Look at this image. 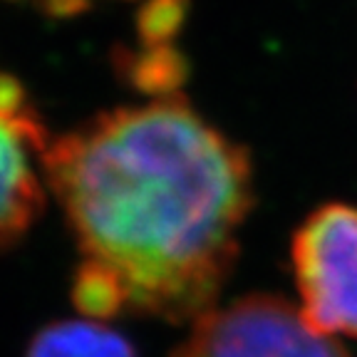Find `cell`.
<instances>
[{
    "instance_id": "cell-3",
    "label": "cell",
    "mask_w": 357,
    "mask_h": 357,
    "mask_svg": "<svg viewBox=\"0 0 357 357\" xmlns=\"http://www.w3.org/2000/svg\"><path fill=\"white\" fill-rule=\"evenodd\" d=\"M174 357H352L275 296H245L191 323Z\"/></svg>"
},
{
    "instance_id": "cell-6",
    "label": "cell",
    "mask_w": 357,
    "mask_h": 357,
    "mask_svg": "<svg viewBox=\"0 0 357 357\" xmlns=\"http://www.w3.org/2000/svg\"><path fill=\"white\" fill-rule=\"evenodd\" d=\"M112 62L122 82L151 100L174 97L189 79V62L174 45H144L139 52L117 47Z\"/></svg>"
},
{
    "instance_id": "cell-10",
    "label": "cell",
    "mask_w": 357,
    "mask_h": 357,
    "mask_svg": "<svg viewBox=\"0 0 357 357\" xmlns=\"http://www.w3.org/2000/svg\"><path fill=\"white\" fill-rule=\"evenodd\" d=\"M38 8L50 20H70L92 8V0H38Z\"/></svg>"
},
{
    "instance_id": "cell-4",
    "label": "cell",
    "mask_w": 357,
    "mask_h": 357,
    "mask_svg": "<svg viewBox=\"0 0 357 357\" xmlns=\"http://www.w3.org/2000/svg\"><path fill=\"white\" fill-rule=\"evenodd\" d=\"M47 142V132H30L0 117V251L15 245L43 211Z\"/></svg>"
},
{
    "instance_id": "cell-7",
    "label": "cell",
    "mask_w": 357,
    "mask_h": 357,
    "mask_svg": "<svg viewBox=\"0 0 357 357\" xmlns=\"http://www.w3.org/2000/svg\"><path fill=\"white\" fill-rule=\"evenodd\" d=\"M70 298L73 305L84 320H102L114 318L117 312L129 307L127 303V290H124L122 280L117 273L107 268L105 263L92 261V258H82L75 271L73 288H70Z\"/></svg>"
},
{
    "instance_id": "cell-2",
    "label": "cell",
    "mask_w": 357,
    "mask_h": 357,
    "mask_svg": "<svg viewBox=\"0 0 357 357\" xmlns=\"http://www.w3.org/2000/svg\"><path fill=\"white\" fill-rule=\"evenodd\" d=\"M290 261L307 325L357 337V208H315L293 236Z\"/></svg>"
},
{
    "instance_id": "cell-5",
    "label": "cell",
    "mask_w": 357,
    "mask_h": 357,
    "mask_svg": "<svg viewBox=\"0 0 357 357\" xmlns=\"http://www.w3.org/2000/svg\"><path fill=\"white\" fill-rule=\"evenodd\" d=\"M25 357H137L132 342L95 320H60L33 337Z\"/></svg>"
},
{
    "instance_id": "cell-1",
    "label": "cell",
    "mask_w": 357,
    "mask_h": 357,
    "mask_svg": "<svg viewBox=\"0 0 357 357\" xmlns=\"http://www.w3.org/2000/svg\"><path fill=\"white\" fill-rule=\"evenodd\" d=\"M43 176L79 251L117 273L132 310L184 325L216 307L253 169L184 97L117 107L50 139Z\"/></svg>"
},
{
    "instance_id": "cell-8",
    "label": "cell",
    "mask_w": 357,
    "mask_h": 357,
    "mask_svg": "<svg viewBox=\"0 0 357 357\" xmlns=\"http://www.w3.org/2000/svg\"><path fill=\"white\" fill-rule=\"evenodd\" d=\"M191 0H146L137 13V33L144 45H172L189 15Z\"/></svg>"
},
{
    "instance_id": "cell-9",
    "label": "cell",
    "mask_w": 357,
    "mask_h": 357,
    "mask_svg": "<svg viewBox=\"0 0 357 357\" xmlns=\"http://www.w3.org/2000/svg\"><path fill=\"white\" fill-rule=\"evenodd\" d=\"M0 117L30 132H45L22 82L8 73H0Z\"/></svg>"
}]
</instances>
